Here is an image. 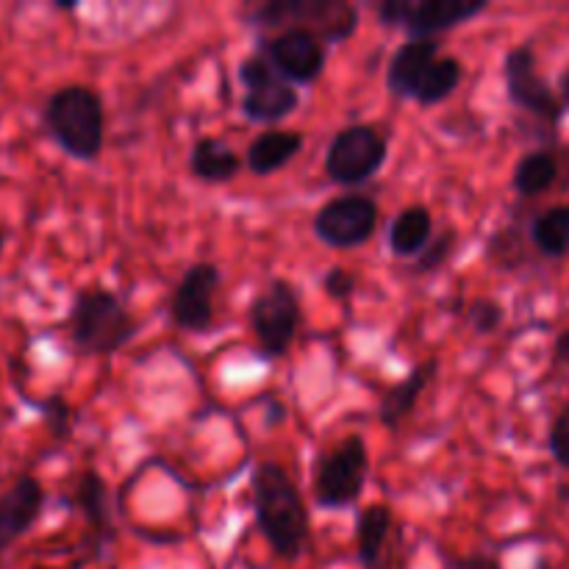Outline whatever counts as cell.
Returning <instances> with one entry per match:
<instances>
[{
  "label": "cell",
  "mask_w": 569,
  "mask_h": 569,
  "mask_svg": "<svg viewBox=\"0 0 569 569\" xmlns=\"http://www.w3.org/2000/svg\"><path fill=\"white\" fill-rule=\"evenodd\" d=\"M253 515L261 537L283 561H298L309 545L311 520L303 495L278 461H261L250 476Z\"/></svg>",
  "instance_id": "obj_1"
},
{
  "label": "cell",
  "mask_w": 569,
  "mask_h": 569,
  "mask_svg": "<svg viewBox=\"0 0 569 569\" xmlns=\"http://www.w3.org/2000/svg\"><path fill=\"white\" fill-rule=\"evenodd\" d=\"M48 137L76 161H98L106 144L103 98L87 83H64L42 106Z\"/></svg>",
  "instance_id": "obj_2"
},
{
  "label": "cell",
  "mask_w": 569,
  "mask_h": 569,
  "mask_svg": "<svg viewBox=\"0 0 569 569\" xmlns=\"http://www.w3.org/2000/svg\"><path fill=\"white\" fill-rule=\"evenodd\" d=\"M70 342L78 356H114L126 348L139 331V322L126 309L111 289H81L72 298L70 317Z\"/></svg>",
  "instance_id": "obj_3"
},
{
  "label": "cell",
  "mask_w": 569,
  "mask_h": 569,
  "mask_svg": "<svg viewBox=\"0 0 569 569\" xmlns=\"http://www.w3.org/2000/svg\"><path fill=\"white\" fill-rule=\"evenodd\" d=\"M250 26L300 28L322 44H339L359 28V9L348 0H270L248 14Z\"/></svg>",
  "instance_id": "obj_4"
},
{
  "label": "cell",
  "mask_w": 569,
  "mask_h": 569,
  "mask_svg": "<svg viewBox=\"0 0 569 569\" xmlns=\"http://www.w3.org/2000/svg\"><path fill=\"white\" fill-rule=\"evenodd\" d=\"M387 156V137L376 126L353 122V126H345L333 133L322 170H326L328 181H333L337 187H361L383 170Z\"/></svg>",
  "instance_id": "obj_5"
},
{
  "label": "cell",
  "mask_w": 569,
  "mask_h": 569,
  "mask_svg": "<svg viewBox=\"0 0 569 569\" xmlns=\"http://www.w3.org/2000/svg\"><path fill=\"white\" fill-rule=\"evenodd\" d=\"M248 320L259 353L267 361L283 359L300 328V298L292 283L276 278L261 287L250 300Z\"/></svg>",
  "instance_id": "obj_6"
},
{
  "label": "cell",
  "mask_w": 569,
  "mask_h": 569,
  "mask_svg": "<svg viewBox=\"0 0 569 569\" xmlns=\"http://www.w3.org/2000/svg\"><path fill=\"white\" fill-rule=\"evenodd\" d=\"M370 476V453L361 437H345L320 456L315 470V498L322 509L342 511L359 503Z\"/></svg>",
  "instance_id": "obj_7"
},
{
  "label": "cell",
  "mask_w": 569,
  "mask_h": 569,
  "mask_svg": "<svg viewBox=\"0 0 569 569\" xmlns=\"http://www.w3.org/2000/svg\"><path fill=\"white\" fill-rule=\"evenodd\" d=\"M487 9V0H383L376 6V14L383 26L403 28L409 39H437Z\"/></svg>",
  "instance_id": "obj_8"
},
{
  "label": "cell",
  "mask_w": 569,
  "mask_h": 569,
  "mask_svg": "<svg viewBox=\"0 0 569 569\" xmlns=\"http://www.w3.org/2000/svg\"><path fill=\"white\" fill-rule=\"evenodd\" d=\"M237 78L244 87L239 106H242V114L250 122L272 126V122L287 120V117H292L298 111V87L283 81L261 53L244 56L237 67Z\"/></svg>",
  "instance_id": "obj_9"
},
{
  "label": "cell",
  "mask_w": 569,
  "mask_h": 569,
  "mask_svg": "<svg viewBox=\"0 0 569 569\" xmlns=\"http://www.w3.org/2000/svg\"><path fill=\"white\" fill-rule=\"evenodd\" d=\"M503 81L509 103L515 109L526 111V114L537 117V120L550 122V126H559L567 109L559 100V94H556V89L539 72L537 50H533L531 42L517 44V48L506 53Z\"/></svg>",
  "instance_id": "obj_10"
},
{
  "label": "cell",
  "mask_w": 569,
  "mask_h": 569,
  "mask_svg": "<svg viewBox=\"0 0 569 569\" xmlns=\"http://www.w3.org/2000/svg\"><path fill=\"white\" fill-rule=\"evenodd\" d=\"M378 203L370 194H339L315 214V237L333 250H353L370 242L378 228Z\"/></svg>",
  "instance_id": "obj_11"
},
{
  "label": "cell",
  "mask_w": 569,
  "mask_h": 569,
  "mask_svg": "<svg viewBox=\"0 0 569 569\" xmlns=\"http://www.w3.org/2000/svg\"><path fill=\"white\" fill-rule=\"evenodd\" d=\"M270 61L272 70L289 81L292 87H309L322 76L328 61V50L315 33L300 31V28H283L276 37L259 39V50Z\"/></svg>",
  "instance_id": "obj_12"
},
{
  "label": "cell",
  "mask_w": 569,
  "mask_h": 569,
  "mask_svg": "<svg viewBox=\"0 0 569 569\" xmlns=\"http://www.w3.org/2000/svg\"><path fill=\"white\" fill-rule=\"evenodd\" d=\"M220 267L211 261H194L170 295V322L178 331L206 333L214 326V292L220 287Z\"/></svg>",
  "instance_id": "obj_13"
},
{
  "label": "cell",
  "mask_w": 569,
  "mask_h": 569,
  "mask_svg": "<svg viewBox=\"0 0 569 569\" xmlns=\"http://www.w3.org/2000/svg\"><path fill=\"white\" fill-rule=\"evenodd\" d=\"M44 489L33 476H20L0 495V559L20 542L44 511Z\"/></svg>",
  "instance_id": "obj_14"
},
{
  "label": "cell",
  "mask_w": 569,
  "mask_h": 569,
  "mask_svg": "<svg viewBox=\"0 0 569 569\" xmlns=\"http://www.w3.org/2000/svg\"><path fill=\"white\" fill-rule=\"evenodd\" d=\"M439 56L437 39H406L392 53L387 67V89L392 98L411 100L417 81Z\"/></svg>",
  "instance_id": "obj_15"
},
{
  "label": "cell",
  "mask_w": 569,
  "mask_h": 569,
  "mask_svg": "<svg viewBox=\"0 0 569 569\" xmlns=\"http://www.w3.org/2000/svg\"><path fill=\"white\" fill-rule=\"evenodd\" d=\"M303 133L292 128H267L259 137H253V142L244 150V167L256 178L272 176L303 150Z\"/></svg>",
  "instance_id": "obj_16"
},
{
  "label": "cell",
  "mask_w": 569,
  "mask_h": 569,
  "mask_svg": "<svg viewBox=\"0 0 569 569\" xmlns=\"http://www.w3.org/2000/svg\"><path fill=\"white\" fill-rule=\"evenodd\" d=\"M437 372H439V359H426L417 367H411L409 376H406L403 381L395 383V387L383 395L381 406H378V420H381V426L395 428V431H398L400 422L417 409L422 392L431 387Z\"/></svg>",
  "instance_id": "obj_17"
},
{
  "label": "cell",
  "mask_w": 569,
  "mask_h": 569,
  "mask_svg": "<svg viewBox=\"0 0 569 569\" xmlns=\"http://www.w3.org/2000/svg\"><path fill=\"white\" fill-rule=\"evenodd\" d=\"M242 170V156L217 137H200L189 150V172L203 183H228Z\"/></svg>",
  "instance_id": "obj_18"
},
{
  "label": "cell",
  "mask_w": 569,
  "mask_h": 569,
  "mask_svg": "<svg viewBox=\"0 0 569 569\" xmlns=\"http://www.w3.org/2000/svg\"><path fill=\"white\" fill-rule=\"evenodd\" d=\"M433 239V217L426 206H406L389 222L387 244L400 259H417Z\"/></svg>",
  "instance_id": "obj_19"
},
{
  "label": "cell",
  "mask_w": 569,
  "mask_h": 569,
  "mask_svg": "<svg viewBox=\"0 0 569 569\" xmlns=\"http://www.w3.org/2000/svg\"><path fill=\"white\" fill-rule=\"evenodd\" d=\"M392 531V511L383 503L367 506L356 520V553L365 569H381L383 548Z\"/></svg>",
  "instance_id": "obj_20"
},
{
  "label": "cell",
  "mask_w": 569,
  "mask_h": 569,
  "mask_svg": "<svg viewBox=\"0 0 569 569\" xmlns=\"http://www.w3.org/2000/svg\"><path fill=\"white\" fill-rule=\"evenodd\" d=\"M461 78H465V64H461L456 56L439 53L437 59L428 64V70L422 72L420 81H417L411 100L426 106V109L428 106H439L459 89Z\"/></svg>",
  "instance_id": "obj_21"
},
{
  "label": "cell",
  "mask_w": 569,
  "mask_h": 569,
  "mask_svg": "<svg viewBox=\"0 0 569 569\" xmlns=\"http://www.w3.org/2000/svg\"><path fill=\"white\" fill-rule=\"evenodd\" d=\"M559 181V159L553 156V150H528L515 167V176H511V187L520 198H539V194L548 192L553 183Z\"/></svg>",
  "instance_id": "obj_22"
},
{
  "label": "cell",
  "mask_w": 569,
  "mask_h": 569,
  "mask_svg": "<svg viewBox=\"0 0 569 569\" xmlns=\"http://www.w3.org/2000/svg\"><path fill=\"white\" fill-rule=\"evenodd\" d=\"M72 506L83 515V520L100 533V537H109L111 533V495L109 483L103 481V476L94 470H87L78 478V487L72 492Z\"/></svg>",
  "instance_id": "obj_23"
},
{
  "label": "cell",
  "mask_w": 569,
  "mask_h": 569,
  "mask_svg": "<svg viewBox=\"0 0 569 569\" xmlns=\"http://www.w3.org/2000/svg\"><path fill=\"white\" fill-rule=\"evenodd\" d=\"M531 242L548 259H561L569 253V206H553L533 217Z\"/></svg>",
  "instance_id": "obj_24"
},
{
  "label": "cell",
  "mask_w": 569,
  "mask_h": 569,
  "mask_svg": "<svg viewBox=\"0 0 569 569\" xmlns=\"http://www.w3.org/2000/svg\"><path fill=\"white\" fill-rule=\"evenodd\" d=\"M467 326L478 333V337H489V333L498 331L506 320V309L492 298H476L465 309Z\"/></svg>",
  "instance_id": "obj_25"
},
{
  "label": "cell",
  "mask_w": 569,
  "mask_h": 569,
  "mask_svg": "<svg viewBox=\"0 0 569 569\" xmlns=\"http://www.w3.org/2000/svg\"><path fill=\"white\" fill-rule=\"evenodd\" d=\"M456 248V231H445L439 233L437 239H431V242L426 244V250H422L420 256H417V264H415V272L417 276H431V272L442 270L445 261L450 259V253H453Z\"/></svg>",
  "instance_id": "obj_26"
},
{
  "label": "cell",
  "mask_w": 569,
  "mask_h": 569,
  "mask_svg": "<svg viewBox=\"0 0 569 569\" xmlns=\"http://www.w3.org/2000/svg\"><path fill=\"white\" fill-rule=\"evenodd\" d=\"M39 415H42L44 426L50 428L56 439H67L70 437V406H67L64 398L53 395L48 400H39L37 403Z\"/></svg>",
  "instance_id": "obj_27"
},
{
  "label": "cell",
  "mask_w": 569,
  "mask_h": 569,
  "mask_svg": "<svg viewBox=\"0 0 569 569\" xmlns=\"http://www.w3.org/2000/svg\"><path fill=\"white\" fill-rule=\"evenodd\" d=\"M548 450L559 467L569 470V403L559 411L548 433Z\"/></svg>",
  "instance_id": "obj_28"
},
{
  "label": "cell",
  "mask_w": 569,
  "mask_h": 569,
  "mask_svg": "<svg viewBox=\"0 0 569 569\" xmlns=\"http://www.w3.org/2000/svg\"><path fill=\"white\" fill-rule=\"evenodd\" d=\"M322 292L328 295L337 303H345L356 295V276L345 267H331V270L322 276Z\"/></svg>",
  "instance_id": "obj_29"
},
{
  "label": "cell",
  "mask_w": 569,
  "mask_h": 569,
  "mask_svg": "<svg viewBox=\"0 0 569 569\" xmlns=\"http://www.w3.org/2000/svg\"><path fill=\"white\" fill-rule=\"evenodd\" d=\"M453 569H500V561L495 559V556H487V553H472V556H465V559L456 561Z\"/></svg>",
  "instance_id": "obj_30"
},
{
  "label": "cell",
  "mask_w": 569,
  "mask_h": 569,
  "mask_svg": "<svg viewBox=\"0 0 569 569\" xmlns=\"http://www.w3.org/2000/svg\"><path fill=\"white\" fill-rule=\"evenodd\" d=\"M553 361L559 367H567V370H569V328H567V331H561L559 337H556Z\"/></svg>",
  "instance_id": "obj_31"
},
{
  "label": "cell",
  "mask_w": 569,
  "mask_h": 569,
  "mask_svg": "<svg viewBox=\"0 0 569 569\" xmlns=\"http://www.w3.org/2000/svg\"><path fill=\"white\" fill-rule=\"evenodd\" d=\"M556 94H559V100L565 103V109H569V67L559 76V92Z\"/></svg>",
  "instance_id": "obj_32"
},
{
  "label": "cell",
  "mask_w": 569,
  "mask_h": 569,
  "mask_svg": "<svg viewBox=\"0 0 569 569\" xmlns=\"http://www.w3.org/2000/svg\"><path fill=\"white\" fill-rule=\"evenodd\" d=\"M559 500H561V506H567V509H569V481L561 483V487H559Z\"/></svg>",
  "instance_id": "obj_33"
},
{
  "label": "cell",
  "mask_w": 569,
  "mask_h": 569,
  "mask_svg": "<svg viewBox=\"0 0 569 569\" xmlns=\"http://www.w3.org/2000/svg\"><path fill=\"white\" fill-rule=\"evenodd\" d=\"M537 569H553V567H550L548 559H539V561H537Z\"/></svg>",
  "instance_id": "obj_34"
},
{
  "label": "cell",
  "mask_w": 569,
  "mask_h": 569,
  "mask_svg": "<svg viewBox=\"0 0 569 569\" xmlns=\"http://www.w3.org/2000/svg\"><path fill=\"white\" fill-rule=\"evenodd\" d=\"M0 253H3V231H0Z\"/></svg>",
  "instance_id": "obj_35"
}]
</instances>
